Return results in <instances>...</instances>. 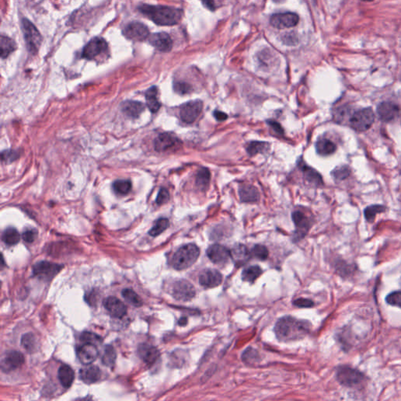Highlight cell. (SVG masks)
I'll use <instances>...</instances> for the list:
<instances>
[{"mask_svg": "<svg viewBox=\"0 0 401 401\" xmlns=\"http://www.w3.org/2000/svg\"><path fill=\"white\" fill-rule=\"evenodd\" d=\"M210 182V172L208 168H202L197 171L196 176V185L202 190L209 187Z\"/></svg>", "mask_w": 401, "mask_h": 401, "instance_id": "1f68e13d", "label": "cell"}, {"mask_svg": "<svg viewBox=\"0 0 401 401\" xmlns=\"http://www.w3.org/2000/svg\"><path fill=\"white\" fill-rule=\"evenodd\" d=\"M207 256L216 264H224L231 258V251L218 244L213 245L207 249Z\"/></svg>", "mask_w": 401, "mask_h": 401, "instance_id": "e0dca14e", "label": "cell"}, {"mask_svg": "<svg viewBox=\"0 0 401 401\" xmlns=\"http://www.w3.org/2000/svg\"><path fill=\"white\" fill-rule=\"evenodd\" d=\"M202 2L204 4L205 7L210 11H215L216 8H217L215 0H202Z\"/></svg>", "mask_w": 401, "mask_h": 401, "instance_id": "db71d44e", "label": "cell"}, {"mask_svg": "<svg viewBox=\"0 0 401 401\" xmlns=\"http://www.w3.org/2000/svg\"><path fill=\"white\" fill-rule=\"evenodd\" d=\"M36 235H37V233L34 230H27L22 235V238L27 243H33L36 240Z\"/></svg>", "mask_w": 401, "mask_h": 401, "instance_id": "816d5d0a", "label": "cell"}, {"mask_svg": "<svg viewBox=\"0 0 401 401\" xmlns=\"http://www.w3.org/2000/svg\"><path fill=\"white\" fill-rule=\"evenodd\" d=\"M186 322H187V320H186V317H182L179 321V325H185Z\"/></svg>", "mask_w": 401, "mask_h": 401, "instance_id": "9f6ffc18", "label": "cell"}, {"mask_svg": "<svg viewBox=\"0 0 401 401\" xmlns=\"http://www.w3.org/2000/svg\"><path fill=\"white\" fill-rule=\"evenodd\" d=\"M168 199H169V193L168 190L165 188H161L158 192V196H157V199H156L157 204L159 206L165 204L168 202Z\"/></svg>", "mask_w": 401, "mask_h": 401, "instance_id": "681fc988", "label": "cell"}, {"mask_svg": "<svg viewBox=\"0 0 401 401\" xmlns=\"http://www.w3.org/2000/svg\"><path fill=\"white\" fill-rule=\"evenodd\" d=\"M123 35L128 40L143 41L150 36V33L145 25L140 22H134L128 24L124 28Z\"/></svg>", "mask_w": 401, "mask_h": 401, "instance_id": "9c48e42d", "label": "cell"}, {"mask_svg": "<svg viewBox=\"0 0 401 401\" xmlns=\"http://www.w3.org/2000/svg\"><path fill=\"white\" fill-rule=\"evenodd\" d=\"M79 376L82 381L86 384L95 383L100 379L101 372L97 366L89 365L83 367L79 371Z\"/></svg>", "mask_w": 401, "mask_h": 401, "instance_id": "603a6c76", "label": "cell"}, {"mask_svg": "<svg viewBox=\"0 0 401 401\" xmlns=\"http://www.w3.org/2000/svg\"><path fill=\"white\" fill-rule=\"evenodd\" d=\"M242 359L246 363H254L260 360V355H259L258 352L256 349L249 348L242 354Z\"/></svg>", "mask_w": 401, "mask_h": 401, "instance_id": "f6af8a7d", "label": "cell"}, {"mask_svg": "<svg viewBox=\"0 0 401 401\" xmlns=\"http://www.w3.org/2000/svg\"><path fill=\"white\" fill-rule=\"evenodd\" d=\"M18 157H19L18 153L15 150H5V151H3L2 154H1L2 161L8 163L15 161Z\"/></svg>", "mask_w": 401, "mask_h": 401, "instance_id": "c3c4849f", "label": "cell"}, {"mask_svg": "<svg viewBox=\"0 0 401 401\" xmlns=\"http://www.w3.org/2000/svg\"><path fill=\"white\" fill-rule=\"evenodd\" d=\"M145 107L141 102H138L135 100H127L123 103L122 110L126 116L129 118H136L141 115Z\"/></svg>", "mask_w": 401, "mask_h": 401, "instance_id": "d4e9b609", "label": "cell"}, {"mask_svg": "<svg viewBox=\"0 0 401 401\" xmlns=\"http://www.w3.org/2000/svg\"><path fill=\"white\" fill-rule=\"evenodd\" d=\"M269 148V144L266 142L253 141L248 144L247 152L249 155L253 156L259 153H264Z\"/></svg>", "mask_w": 401, "mask_h": 401, "instance_id": "f35d334b", "label": "cell"}, {"mask_svg": "<svg viewBox=\"0 0 401 401\" xmlns=\"http://www.w3.org/2000/svg\"><path fill=\"white\" fill-rule=\"evenodd\" d=\"M24 363L25 357L22 353L16 350L9 351L6 353L1 361V369L4 372H9L19 368Z\"/></svg>", "mask_w": 401, "mask_h": 401, "instance_id": "5bb4252c", "label": "cell"}, {"mask_svg": "<svg viewBox=\"0 0 401 401\" xmlns=\"http://www.w3.org/2000/svg\"><path fill=\"white\" fill-rule=\"evenodd\" d=\"M299 166L301 167V169L303 171L305 179L308 181L309 183L315 185V186L322 185V178H321V175L317 171L314 170L311 167L306 165L305 163H302L301 165H299Z\"/></svg>", "mask_w": 401, "mask_h": 401, "instance_id": "f1b7e54d", "label": "cell"}, {"mask_svg": "<svg viewBox=\"0 0 401 401\" xmlns=\"http://www.w3.org/2000/svg\"><path fill=\"white\" fill-rule=\"evenodd\" d=\"M385 210L384 206H379V205L369 206L364 210V216H365L366 220L368 222H372L374 218H375L376 215L378 213L385 211Z\"/></svg>", "mask_w": 401, "mask_h": 401, "instance_id": "60d3db41", "label": "cell"}, {"mask_svg": "<svg viewBox=\"0 0 401 401\" xmlns=\"http://www.w3.org/2000/svg\"><path fill=\"white\" fill-rule=\"evenodd\" d=\"M1 58L3 59L8 58V56L16 50L17 46L15 40H13L8 36H1Z\"/></svg>", "mask_w": 401, "mask_h": 401, "instance_id": "4dcf8cb0", "label": "cell"}, {"mask_svg": "<svg viewBox=\"0 0 401 401\" xmlns=\"http://www.w3.org/2000/svg\"><path fill=\"white\" fill-rule=\"evenodd\" d=\"M199 255L200 250L194 244L185 245L179 248L172 256V267L178 271L186 270L197 261Z\"/></svg>", "mask_w": 401, "mask_h": 401, "instance_id": "3957f363", "label": "cell"}, {"mask_svg": "<svg viewBox=\"0 0 401 401\" xmlns=\"http://www.w3.org/2000/svg\"><path fill=\"white\" fill-rule=\"evenodd\" d=\"M251 255L256 259L260 260H267L269 256V252L265 246L261 245H256L251 251Z\"/></svg>", "mask_w": 401, "mask_h": 401, "instance_id": "7bdbcfd3", "label": "cell"}, {"mask_svg": "<svg viewBox=\"0 0 401 401\" xmlns=\"http://www.w3.org/2000/svg\"><path fill=\"white\" fill-rule=\"evenodd\" d=\"M203 103L200 100H192L186 103L181 106L179 110L181 120L185 123H193L197 120V118L203 111Z\"/></svg>", "mask_w": 401, "mask_h": 401, "instance_id": "ba28073f", "label": "cell"}, {"mask_svg": "<svg viewBox=\"0 0 401 401\" xmlns=\"http://www.w3.org/2000/svg\"><path fill=\"white\" fill-rule=\"evenodd\" d=\"M144 16L160 26L177 25L183 17V11L167 6H153L143 4L139 8Z\"/></svg>", "mask_w": 401, "mask_h": 401, "instance_id": "7a4b0ae2", "label": "cell"}, {"mask_svg": "<svg viewBox=\"0 0 401 401\" xmlns=\"http://www.w3.org/2000/svg\"><path fill=\"white\" fill-rule=\"evenodd\" d=\"M338 381L346 386H353L358 385L363 380V374L355 369L348 367H342L337 371Z\"/></svg>", "mask_w": 401, "mask_h": 401, "instance_id": "30bf717a", "label": "cell"}, {"mask_svg": "<svg viewBox=\"0 0 401 401\" xmlns=\"http://www.w3.org/2000/svg\"><path fill=\"white\" fill-rule=\"evenodd\" d=\"M22 30L28 50L32 54H36L43 40L41 34L36 26L25 18L22 20Z\"/></svg>", "mask_w": 401, "mask_h": 401, "instance_id": "277c9868", "label": "cell"}, {"mask_svg": "<svg viewBox=\"0 0 401 401\" xmlns=\"http://www.w3.org/2000/svg\"><path fill=\"white\" fill-rule=\"evenodd\" d=\"M22 345L29 353H34L38 349V340L33 333H27L22 338Z\"/></svg>", "mask_w": 401, "mask_h": 401, "instance_id": "836d02e7", "label": "cell"}, {"mask_svg": "<svg viewBox=\"0 0 401 401\" xmlns=\"http://www.w3.org/2000/svg\"><path fill=\"white\" fill-rule=\"evenodd\" d=\"M331 175L334 179L336 180H343L350 175V169L349 167L344 165V166L337 167L332 172Z\"/></svg>", "mask_w": 401, "mask_h": 401, "instance_id": "ee69618b", "label": "cell"}, {"mask_svg": "<svg viewBox=\"0 0 401 401\" xmlns=\"http://www.w3.org/2000/svg\"><path fill=\"white\" fill-rule=\"evenodd\" d=\"M158 90L156 86H152L146 92V103L147 108L152 113L157 112L161 108V103L158 100Z\"/></svg>", "mask_w": 401, "mask_h": 401, "instance_id": "4316f807", "label": "cell"}, {"mask_svg": "<svg viewBox=\"0 0 401 401\" xmlns=\"http://www.w3.org/2000/svg\"><path fill=\"white\" fill-rule=\"evenodd\" d=\"M223 276L217 270L206 269L199 276V283L206 288H213L222 283Z\"/></svg>", "mask_w": 401, "mask_h": 401, "instance_id": "2e32d148", "label": "cell"}, {"mask_svg": "<svg viewBox=\"0 0 401 401\" xmlns=\"http://www.w3.org/2000/svg\"><path fill=\"white\" fill-rule=\"evenodd\" d=\"M377 114L381 121L385 122H391L397 118L399 115V106L395 103L389 101L381 103L377 108Z\"/></svg>", "mask_w": 401, "mask_h": 401, "instance_id": "ac0fdd59", "label": "cell"}, {"mask_svg": "<svg viewBox=\"0 0 401 401\" xmlns=\"http://www.w3.org/2000/svg\"><path fill=\"white\" fill-rule=\"evenodd\" d=\"M385 299H386L387 303L391 306L401 307V291L392 292L387 296Z\"/></svg>", "mask_w": 401, "mask_h": 401, "instance_id": "bcb514c9", "label": "cell"}, {"mask_svg": "<svg viewBox=\"0 0 401 401\" xmlns=\"http://www.w3.org/2000/svg\"><path fill=\"white\" fill-rule=\"evenodd\" d=\"M231 256L237 265H243L250 259L251 252L244 245H237L231 250Z\"/></svg>", "mask_w": 401, "mask_h": 401, "instance_id": "cb8c5ba5", "label": "cell"}, {"mask_svg": "<svg viewBox=\"0 0 401 401\" xmlns=\"http://www.w3.org/2000/svg\"><path fill=\"white\" fill-rule=\"evenodd\" d=\"M138 354L147 365H152L159 358L160 353L154 346L141 344L138 348Z\"/></svg>", "mask_w": 401, "mask_h": 401, "instance_id": "7402d4cb", "label": "cell"}, {"mask_svg": "<svg viewBox=\"0 0 401 401\" xmlns=\"http://www.w3.org/2000/svg\"><path fill=\"white\" fill-rule=\"evenodd\" d=\"M149 43L161 52H169L172 48V40L165 33H154L149 36Z\"/></svg>", "mask_w": 401, "mask_h": 401, "instance_id": "d6986e66", "label": "cell"}, {"mask_svg": "<svg viewBox=\"0 0 401 401\" xmlns=\"http://www.w3.org/2000/svg\"><path fill=\"white\" fill-rule=\"evenodd\" d=\"M316 150H317V154L320 155H331L336 150V145L328 139L321 138L316 143Z\"/></svg>", "mask_w": 401, "mask_h": 401, "instance_id": "f546056e", "label": "cell"}, {"mask_svg": "<svg viewBox=\"0 0 401 401\" xmlns=\"http://www.w3.org/2000/svg\"><path fill=\"white\" fill-rule=\"evenodd\" d=\"M58 378L63 386L65 388H69L75 379V372L73 369L66 364L61 366L58 370Z\"/></svg>", "mask_w": 401, "mask_h": 401, "instance_id": "83f0119b", "label": "cell"}, {"mask_svg": "<svg viewBox=\"0 0 401 401\" xmlns=\"http://www.w3.org/2000/svg\"><path fill=\"white\" fill-rule=\"evenodd\" d=\"M262 273V269L259 266H251L244 270L242 274V279L249 283H253L261 275Z\"/></svg>", "mask_w": 401, "mask_h": 401, "instance_id": "d6a6232c", "label": "cell"}, {"mask_svg": "<svg viewBox=\"0 0 401 401\" xmlns=\"http://www.w3.org/2000/svg\"><path fill=\"white\" fill-rule=\"evenodd\" d=\"M104 307L111 315L116 318H122L127 313V307L125 303L116 297L107 298L104 302Z\"/></svg>", "mask_w": 401, "mask_h": 401, "instance_id": "ffe728a7", "label": "cell"}, {"mask_svg": "<svg viewBox=\"0 0 401 401\" xmlns=\"http://www.w3.org/2000/svg\"><path fill=\"white\" fill-rule=\"evenodd\" d=\"M239 196L242 203H256L260 199L258 190L252 185H242L239 188Z\"/></svg>", "mask_w": 401, "mask_h": 401, "instance_id": "484cf974", "label": "cell"}, {"mask_svg": "<svg viewBox=\"0 0 401 401\" xmlns=\"http://www.w3.org/2000/svg\"><path fill=\"white\" fill-rule=\"evenodd\" d=\"M3 241L8 246H15L20 241V235L15 228H9L4 231Z\"/></svg>", "mask_w": 401, "mask_h": 401, "instance_id": "e575fe53", "label": "cell"}, {"mask_svg": "<svg viewBox=\"0 0 401 401\" xmlns=\"http://www.w3.org/2000/svg\"><path fill=\"white\" fill-rule=\"evenodd\" d=\"M213 115H214V117H215L216 119L220 121V122H222V121L226 120V119L228 118V115L225 114V113L222 112V111H214V113H213Z\"/></svg>", "mask_w": 401, "mask_h": 401, "instance_id": "11a10c76", "label": "cell"}, {"mask_svg": "<svg viewBox=\"0 0 401 401\" xmlns=\"http://www.w3.org/2000/svg\"><path fill=\"white\" fill-rule=\"evenodd\" d=\"M113 190L118 195H126L132 189L130 181L125 179H118L113 183Z\"/></svg>", "mask_w": 401, "mask_h": 401, "instance_id": "d590c367", "label": "cell"}, {"mask_svg": "<svg viewBox=\"0 0 401 401\" xmlns=\"http://www.w3.org/2000/svg\"><path fill=\"white\" fill-rule=\"evenodd\" d=\"M116 352L111 346H107L104 348V353L102 355V363L107 367H112L116 360Z\"/></svg>", "mask_w": 401, "mask_h": 401, "instance_id": "8d00e7d4", "label": "cell"}, {"mask_svg": "<svg viewBox=\"0 0 401 401\" xmlns=\"http://www.w3.org/2000/svg\"><path fill=\"white\" fill-rule=\"evenodd\" d=\"M122 295L124 299L127 301L128 303L136 306V307H140L143 305V300H142L141 298L138 296V294L136 293L132 289L125 288L122 291Z\"/></svg>", "mask_w": 401, "mask_h": 401, "instance_id": "74e56055", "label": "cell"}, {"mask_svg": "<svg viewBox=\"0 0 401 401\" xmlns=\"http://www.w3.org/2000/svg\"><path fill=\"white\" fill-rule=\"evenodd\" d=\"M169 226L168 219L161 218L156 221L154 227L149 231V235L152 237H157L163 233Z\"/></svg>", "mask_w": 401, "mask_h": 401, "instance_id": "ab89813d", "label": "cell"}, {"mask_svg": "<svg viewBox=\"0 0 401 401\" xmlns=\"http://www.w3.org/2000/svg\"><path fill=\"white\" fill-rule=\"evenodd\" d=\"M374 121V114L371 108H364L353 113L349 118V125L354 130L363 132L370 129Z\"/></svg>", "mask_w": 401, "mask_h": 401, "instance_id": "5b68a950", "label": "cell"}, {"mask_svg": "<svg viewBox=\"0 0 401 401\" xmlns=\"http://www.w3.org/2000/svg\"><path fill=\"white\" fill-rule=\"evenodd\" d=\"M292 220L296 225L298 238H303L310 228V219L303 212L296 211L292 214Z\"/></svg>", "mask_w": 401, "mask_h": 401, "instance_id": "44dd1931", "label": "cell"}, {"mask_svg": "<svg viewBox=\"0 0 401 401\" xmlns=\"http://www.w3.org/2000/svg\"><path fill=\"white\" fill-rule=\"evenodd\" d=\"M267 123L272 128V129L275 131L276 133H278V134H283V128L281 127L279 123L273 120L267 121Z\"/></svg>", "mask_w": 401, "mask_h": 401, "instance_id": "f5cc1de1", "label": "cell"}, {"mask_svg": "<svg viewBox=\"0 0 401 401\" xmlns=\"http://www.w3.org/2000/svg\"><path fill=\"white\" fill-rule=\"evenodd\" d=\"M362 1H365V2H371L373 0H362Z\"/></svg>", "mask_w": 401, "mask_h": 401, "instance_id": "6f0895ef", "label": "cell"}, {"mask_svg": "<svg viewBox=\"0 0 401 401\" xmlns=\"http://www.w3.org/2000/svg\"><path fill=\"white\" fill-rule=\"evenodd\" d=\"M81 340L84 343L94 344L96 346L100 345L102 342V338L97 334L93 333L91 331H85L81 335Z\"/></svg>", "mask_w": 401, "mask_h": 401, "instance_id": "b9f144b4", "label": "cell"}, {"mask_svg": "<svg viewBox=\"0 0 401 401\" xmlns=\"http://www.w3.org/2000/svg\"><path fill=\"white\" fill-rule=\"evenodd\" d=\"M170 293L176 300L190 301L195 296V288L192 284L186 280L179 279L172 282L170 286Z\"/></svg>", "mask_w": 401, "mask_h": 401, "instance_id": "8992f818", "label": "cell"}, {"mask_svg": "<svg viewBox=\"0 0 401 401\" xmlns=\"http://www.w3.org/2000/svg\"><path fill=\"white\" fill-rule=\"evenodd\" d=\"M180 140L172 133H161L154 140V149L158 152H165L168 150L178 148Z\"/></svg>", "mask_w": 401, "mask_h": 401, "instance_id": "4fadbf2b", "label": "cell"}, {"mask_svg": "<svg viewBox=\"0 0 401 401\" xmlns=\"http://www.w3.org/2000/svg\"><path fill=\"white\" fill-rule=\"evenodd\" d=\"M108 49V43L102 38H94L90 40L83 48L82 57L85 59L93 60L105 52Z\"/></svg>", "mask_w": 401, "mask_h": 401, "instance_id": "8fae6325", "label": "cell"}, {"mask_svg": "<svg viewBox=\"0 0 401 401\" xmlns=\"http://www.w3.org/2000/svg\"><path fill=\"white\" fill-rule=\"evenodd\" d=\"M299 23V17L294 13L287 12L276 14L271 18L273 27L278 29L295 27Z\"/></svg>", "mask_w": 401, "mask_h": 401, "instance_id": "7c38bea8", "label": "cell"}, {"mask_svg": "<svg viewBox=\"0 0 401 401\" xmlns=\"http://www.w3.org/2000/svg\"><path fill=\"white\" fill-rule=\"evenodd\" d=\"M64 266L48 261H41L33 267V275L44 281H50L62 270Z\"/></svg>", "mask_w": 401, "mask_h": 401, "instance_id": "52a82bcc", "label": "cell"}, {"mask_svg": "<svg viewBox=\"0 0 401 401\" xmlns=\"http://www.w3.org/2000/svg\"><path fill=\"white\" fill-rule=\"evenodd\" d=\"M174 90L176 93L179 94H186V93H190L191 91V86L186 83L183 82H178L174 84Z\"/></svg>", "mask_w": 401, "mask_h": 401, "instance_id": "7dc6e473", "label": "cell"}, {"mask_svg": "<svg viewBox=\"0 0 401 401\" xmlns=\"http://www.w3.org/2000/svg\"><path fill=\"white\" fill-rule=\"evenodd\" d=\"M294 305L298 306V307H302V308H309L312 307L314 305L313 301L308 299H304V298H300V299H296L294 302Z\"/></svg>", "mask_w": 401, "mask_h": 401, "instance_id": "f907efd6", "label": "cell"}, {"mask_svg": "<svg viewBox=\"0 0 401 401\" xmlns=\"http://www.w3.org/2000/svg\"><path fill=\"white\" fill-rule=\"evenodd\" d=\"M276 336L281 342H292L304 338L310 331V324L292 317L279 319L274 328Z\"/></svg>", "mask_w": 401, "mask_h": 401, "instance_id": "6da1fadb", "label": "cell"}, {"mask_svg": "<svg viewBox=\"0 0 401 401\" xmlns=\"http://www.w3.org/2000/svg\"><path fill=\"white\" fill-rule=\"evenodd\" d=\"M76 354L81 363L89 365L98 357V349L94 344L84 343L77 348Z\"/></svg>", "mask_w": 401, "mask_h": 401, "instance_id": "9a60e30c", "label": "cell"}]
</instances>
